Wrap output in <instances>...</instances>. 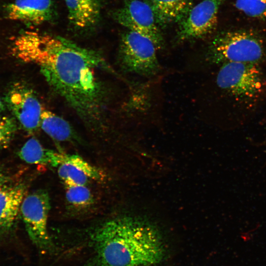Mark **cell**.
<instances>
[{"label":"cell","mask_w":266,"mask_h":266,"mask_svg":"<svg viewBox=\"0 0 266 266\" xmlns=\"http://www.w3.org/2000/svg\"><path fill=\"white\" fill-rule=\"evenodd\" d=\"M11 50L36 65L51 88L85 122L100 123L105 95L96 71L109 68L100 53L60 36L31 31L16 37Z\"/></svg>","instance_id":"obj_1"},{"label":"cell","mask_w":266,"mask_h":266,"mask_svg":"<svg viewBox=\"0 0 266 266\" xmlns=\"http://www.w3.org/2000/svg\"><path fill=\"white\" fill-rule=\"evenodd\" d=\"M93 252L83 266H151L164 258L159 231L148 222L121 217L99 226L91 235Z\"/></svg>","instance_id":"obj_2"},{"label":"cell","mask_w":266,"mask_h":266,"mask_svg":"<svg viewBox=\"0 0 266 266\" xmlns=\"http://www.w3.org/2000/svg\"><path fill=\"white\" fill-rule=\"evenodd\" d=\"M218 87L235 102L251 108L266 92V79L260 64L229 62L221 65Z\"/></svg>","instance_id":"obj_3"},{"label":"cell","mask_w":266,"mask_h":266,"mask_svg":"<svg viewBox=\"0 0 266 266\" xmlns=\"http://www.w3.org/2000/svg\"><path fill=\"white\" fill-rule=\"evenodd\" d=\"M262 38L254 32L244 30L218 34L209 47L206 60L211 65L229 62L260 64L266 57Z\"/></svg>","instance_id":"obj_4"},{"label":"cell","mask_w":266,"mask_h":266,"mask_svg":"<svg viewBox=\"0 0 266 266\" xmlns=\"http://www.w3.org/2000/svg\"><path fill=\"white\" fill-rule=\"evenodd\" d=\"M161 49L149 37L128 30L122 36L119 61L124 70L152 77L160 72L157 51Z\"/></svg>","instance_id":"obj_5"},{"label":"cell","mask_w":266,"mask_h":266,"mask_svg":"<svg viewBox=\"0 0 266 266\" xmlns=\"http://www.w3.org/2000/svg\"><path fill=\"white\" fill-rule=\"evenodd\" d=\"M50 209V197L42 189L27 194L22 203L20 213L27 233L33 243L42 250L52 248V241L47 230Z\"/></svg>","instance_id":"obj_6"},{"label":"cell","mask_w":266,"mask_h":266,"mask_svg":"<svg viewBox=\"0 0 266 266\" xmlns=\"http://www.w3.org/2000/svg\"><path fill=\"white\" fill-rule=\"evenodd\" d=\"M114 16L120 24L129 30L149 37L160 49L163 47L164 39L154 12L146 1L129 0L115 12Z\"/></svg>","instance_id":"obj_7"},{"label":"cell","mask_w":266,"mask_h":266,"mask_svg":"<svg viewBox=\"0 0 266 266\" xmlns=\"http://www.w3.org/2000/svg\"><path fill=\"white\" fill-rule=\"evenodd\" d=\"M5 100L26 132L32 133L39 129L43 110L37 97L30 87L22 83H15L8 92Z\"/></svg>","instance_id":"obj_8"},{"label":"cell","mask_w":266,"mask_h":266,"mask_svg":"<svg viewBox=\"0 0 266 266\" xmlns=\"http://www.w3.org/2000/svg\"><path fill=\"white\" fill-rule=\"evenodd\" d=\"M223 0H203L194 6L183 20L178 38L186 40L203 37L216 27L218 14Z\"/></svg>","instance_id":"obj_9"},{"label":"cell","mask_w":266,"mask_h":266,"mask_svg":"<svg viewBox=\"0 0 266 266\" xmlns=\"http://www.w3.org/2000/svg\"><path fill=\"white\" fill-rule=\"evenodd\" d=\"M7 18L29 26H37L51 20L54 14L52 0H15L5 7Z\"/></svg>","instance_id":"obj_10"},{"label":"cell","mask_w":266,"mask_h":266,"mask_svg":"<svg viewBox=\"0 0 266 266\" xmlns=\"http://www.w3.org/2000/svg\"><path fill=\"white\" fill-rule=\"evenodd\" d=\"M59 177L66 186L86 185L91 180L102 181L103 173L76 154H66L58 166Z\"/></svg>","instance_id":"obj_11"},{"label":"cell","mask_w":266,"mask_h":266,"mask_svg":"<svg viewBox=\"0 0 266 266\" xmlns=\"http://www.w3.org/2000/svg\"><path fill=\"white\" fill-rule=\"evenodd\" d=\"M27 193V185L22 182L9 183L0 189V235L13 229Z\"/></svg>","instance_id":"obj_12"},{"label":"cell","mask_w":266,"mask_h":266,"mask_svg":"<svg viewBox=\"0 0 266 266\" xmlns=\"http://www.w3.org/2000/svg\"><path fill=\"white\" fill-rule=\"evenodd\" d=\"M68 18L72 25L79 30L94 27L100 17V0H64Z\"/></svg>","instance_id":"obj_13"},{"label":"cell","mask_w":266,"mask_h":266,"mask_svg":"<svg viewBox=\"0 0 266 266\" xmlns=\"http://www.w3.org/2000/svg\"><path fill=\"white\" fill-rule=\"evenodd\" d=\"M18 155L21 159L28 164L57 167L64 161L66 155L44 148L33 137L25 143Z\"/></svg>","instance_id":"obj_14"},{"label":"cell","mask_w":266,"mask_h":266,"mask_svg":"<svg viewBox=\"0 0 266 266\" xmlns=\"http://www.w3.org/2000/svg\"><path fill=\"white\" fill-rule=\"evenodd\" d=\"M151 6L157 23L162 25L181 18L187 10L189 0H146Z\"/></svg>","instance_id":"obj_15"},{"label":"cell","mask_w":266,"mask_h":266,"mask_svg":"<svg viewBox=\"0 0 266 266\" xmlns=\"http://www.w3.org/2000/svg\"><path fill=\"white\" fill-rule=\"evenodd\" d=\"M40 128L51 138L58 142L69 141L74 137L70 125L66 120L50 111L43 110Z\"/></svg>","instance_id":"obj_16"},{"label":"cell","mask_w":266,"mask_h":266,"mask_svg":"<svg viewBox=\"0 0 266 266\" xmlns=\"http://www.w3.org/2000/svg\"><path fill=\"white\" fill-rule=\"evenodd\" d=\"M66 199L72 207L77 209L86 208L93 201V196L86 185L66 186Z\"/></svg>","instance_id":"obj_17"},{"label":"cell","mask_w":266,"mask_h":266,"mask_svg":"<svg viewBox=\"0 0 266 266\" xmlns=\"http://www.w3.org/2000/svg\"><path fill=\"white\" fill-rule=\"evenodd\" d=\"M235 6L248 16L266 21V0H235Z\"/></svg>","instance_id":"obj_18"},{"label":"cell","mask_w":266,"mask_h":266,"mask_svg":"<svg viewBox=\"0 0 266 266\" xmlns=\"http://www.w3.org/2000/svg\"><path fill=\"white\" fill-rule=\"evenodd\" d=\"M14 121L8 117H0V149L9 145L16 131Z\"/></svg>","instance_id":"obj_19"},{"label":"cell","mask_w":266,"mask_h":266,"mask_svg":"<svg viewBox=\"0 0 266 266\" xmlns=\"http://www.w3.org/2000/svg\"><path fill=\"white\" fill-rule=\"evenodd\" d=\"M10 177L1 166H0V189L10 183Z\"/></svg>","instance_id":"obj_20"},{"label":"cell","mask_w":266,"mask_h":266,"mask_svg":"<svg viewBox=\"0 0 266 266\" xmlns=\"http://www.w3.org/2000/svg\"><path fill=\"white\" fill-rule=\"evenodd\" d=\"M3 108H4L3 104L2 102L1 101V100L0 99V114L3 111Z\"/></svg>","instance_id":"obj_21"},{"label":"cell","mask_w":266,"mask_h":266,"mask_svg":"<svg viewBox=\"0 0 266 266\" xmlns=\"http://www.w3.org/2000/svg\"></svg>","instance_id":"obj_22"}]
</instances>
